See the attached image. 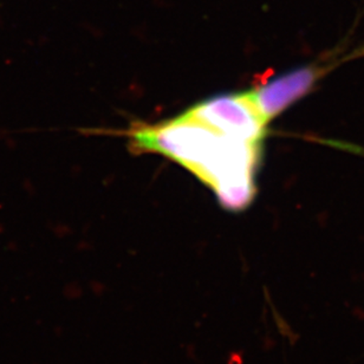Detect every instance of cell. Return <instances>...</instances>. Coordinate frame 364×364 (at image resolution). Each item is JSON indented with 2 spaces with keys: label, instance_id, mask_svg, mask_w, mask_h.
<instances>
[{
  "label": "cell",
  "instance_id": "6da1fadb",
  "mask_svg": "<svg viewBox=\"0 0 364 364\" xmlns=\"http://www.w3.org/2000/svg\"><path fill=\"white\" fill-rule=\"evenodd\" d=\"M127 137L134 151L164 155L188 169L225 210H245L256 198L263 142L223 133L188 110L165 122L135 124Z\"/></svg>",
  "mask_w": 364,
  "mask_h": 364
},
{
  "label": "cell",
  "instance_id": "7a4b0ae2",
  "mask_svg": "<svg viewBox=\"0 0 364 364\" xmlns=\"http://www.w3.org/2000/svg\"><path fill=\"white\" fill-rule=\"evenodd\" d=\"M193 116L223 133L242 140L263 142L269 123L260 115L249 90L218 95L188 109Z\"/></svg>",
  "mask_w": 364,
  "mask_h": 364
},
{
  "label": "cell",
  "instance_id": "3957f363",
  "mask_svg": "<svg viewBox=\"0 0 364 364\" xmlns=\"http://www.w3.org/2000/svg\"><path fill=\"white\" fill-rule=\"evenodd\" d=\"M331 65L312 63L287 71L249 90L253 103L267 123L309 94Z\"/></svg>",
  "mask_w": 364,
  "mask_h": 364
}]
</instances>
